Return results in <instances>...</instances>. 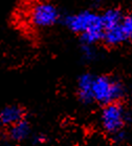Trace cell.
<instances>
[{
    "mask_svg": "<svg viewBox=\"0 0 132 146\" xmlns=\"http://www.w3.org/2000/svg\"><path fill=\"white\" fill-rule=\"evenodd\" d=\"M126 94L125 85L121 80L109 75H94L92 84L93 102L103 106L119 102Z\"/></svg>",
    "mask_w": 132,
    "mask_h": 146,
    "instance_id": "6da1fadb",
    "label": "cell"
},
{
    "mask_svg": "<svg viewBox=\"0 0 132 146\" xmlns=\"http://www.w3.org/2000/svg\"><path fill=\"white\" fill-rule=\"evenodd\" d=\"M62 21L67 30L79 36L94 29H104L101 14L89 10H84L78 13L67 15L62 18Z\"/></svg>",
    "mask_w": 132,
    "mask_h": 146,
    "instance_id": "7a4b0ae2",
    "label": "cell"
},
{
    "mask_svg": "<svg viewBox=\"0 0 132 146\" xmlns=\"http://www.w3.org/2000/svg\"><path fill=\"white\" fill-rule=\"evenodd\" d=\"M126 120H127L126 110L121 102L111 103L103 106L101 113V123L103 128L108 133L114 136L116 133L123 131V128L126 124Z\"/></svg>",
    "mask_w": 132,
    "mask_h": 146,
    "instance_id": "3957f363",
    "label": "cell"
},
{
    "mask_svg": "<svg viewBox=\"0 0 132 146\" xmlns=\"http://www.w3.org/2000/svg\"><path fill=\"white\" fill-rule=\"evenodd\" d=\"M62 20L59 9L50 2L37 4L32 12V21L38 27H50Z\"/></svg>",
    "mask_w": 132,
    "mask_h": 146,
    "instance_id": "277c9868",
    "label": "cell"
},
{
    "mask_svg": "<svg viewBox=\"0 0 132 146\" xmlns=\"http://www.w3.org/2000/svg\"><path fill=\"white\" fill-rule=\"evenodd\" d=\"M94 75L91 73L81 74L77 81V95L82 103L89 104L93 102L92 98V84Z\"/></svg>",
    "mask_w": 132,
    "mask_h": 146,
    "instance_id": "5b68a950",
    "label": "cell"
},
{
    "mask_svg": "<svg viewBox=\"0 0 132 146\" xmlns=\"http://www.w3.org/2000/svg\"><path fill=\"white\" fill-rule=\"evenodd\" d=\"M22 119H24V110L18 105H10L0 111V123L5 126H11Z\"/></svg>",
    "mask_w": 132,
    "mask_h": 146,
    "instance_id": "8992f818",
    "label": "cell"
},
{
    "mask_svg": "<svg viewBox=\"0 0 132 146\" xmlns=\"http://www.w3.org/2000/svg\"><path fill=\"white\" fill-rule=\"evenodd\" d=\"M123 16H124V13L119 9L111 7V9L104 11L101 14V19H102V24L103 27H104V31L109 29V27L117 25L122 21Z\"/></svg>",
    "mask_w": 132,
    "mask_h": 146,
    "instance_id": "52a82bcc",
    "label": "cell"
},
{
    "mask_svg": "<svg viewBox=\"0 0 132 146\" xmlns=\"http://www.w3.org/2000/svg\"><path fill=\"white\" fill-rule=\"evenodd\" d=\"M30 127L28 122L22 119L13 125H11L10 129H9V135H10L11 139L14 141H22V140L26 139L27 136L30 135Z\"/></svg>",
    "mask_w": 132,
    "mask_h": 146,
    "instance_id": "ba28073f",
    "label": "cell"
},
{
    "mask_svg": "<svg viewBox=\"0 0 132 146\" xmlns=\"http://www.w3.org/2000/svg\"><path fill=\"white\" fill-rule=\"evenodd\" d=\"M121 27L126 42H132V14H124L121 21Z\"/></svg>",
    "mask_w": 132,
    "mask_h": 146,
    "instance_id": "9c48e42d",
    "label": "cell"
},
{
    "mask_svg": "<svg viewBox=\"0 0 132 146\" xmlns=\"http://www.w3.org/2000/svg\"><path fill=\"white\" fill-rule=\"evenodd\" d=\"M81 55L86 62H92L98 58V50L96 45L81 43Z\"/></svg>",
    "mask_w": 132,
    "mask_h": 146,
    "instance_id": "30bf717a",
    "label": "cell"
},
{
    "mask_svg": "<svg viewBox=\"0 0 132 146\" xmlns=\"http://www.w3.org/2000/svg\"><path fill=\"white\" fill-rule=\"evenodd\" d=\"M44 141H45V139H44V138H42L41 136L37 137V138H36V142H44Z\"/></svg>",
    "mask_w": 132,
    "mask_h": 146,
    "instance_id": "8fae6325",
    "label": "cell"
}]
</instances>
